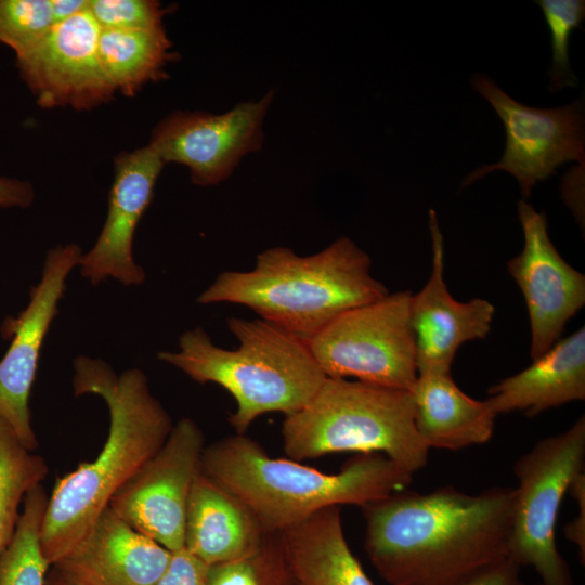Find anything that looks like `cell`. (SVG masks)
<instances>
[{"label":"cell","instance_id":"obj_3","mask_svg":"<svg viewBox=\"0 0 585 585\" xmlns=\"http://www.w3.org/2000/svg\"><path fill=\"white\" fill-rule=\"evenodd\" d=\"M200 472L235 494L273 534L324 508L363 507L406 490L414 474L380 453L359 454L339 472L324 473L271 457L257 441L237 433L205 446Z\"/></svg>","mask_w":585,"mask_h":585},{"label":"cell","instance_id":"obj_23","mask_svg":"<svg viewBox=\"0 0 585 585\" xmlns=\"http://www.w3.org/2000/svg\"><path fill=\"white\" fill-rule=\"evenodd\" d=\"M48 472L46 460L27 450L0 418V560L15 534L26 494Z\"/></svg>","mask_w":585,"mask_h":585},{"label":"cell","instance_id":"obj_29","mask_svg":"<svg viewBox=\"0 0 585 585\" xmlns=\"http://www.w3.org/2000/svg\"><path fill=\"white\" fill-rule=\"evenodd\" d=\"M207 570L208 566L183 548L172 552L156 585H207Z\"/></svg>","mask_w":585,"mask_h":585},{"label":"cell","instance_id":"obj_32","mask_svg":"<svg viewBox=\"0 0 585 585\" xmlns=\"http://www.w3.org/2000/svg\"><path fill=\"white\" fill-rule=\"evenodd\" d=\"M520 569L521 567L506 559L461 585H525Z\"/></svg>","mask_w":585,"mask_h":585},{"label":"cell","instance_id":"obj_19","mask_svg":"<svg viewBox=\"0 0 585 585\" xmlns=\"http://www.w3.org/2000/svg\"><path fill=\"white\" fill-rule=\"evenodd\" d=\"M487 403L498 414L523 411L533 417L585 399V327L559 339L516 375L487 390Z\"/></svg>","mask_w":585,"mask_h":585},{"label":"cell","instance_id":"obj_18","mask_svg":"<svg viewBox=\"0 0 585 585\" xmlns=\"http://www.w3.org/2000/svg\"><path fill=\"white\" fill-rule=\"evenodd\" d=\"M266 534L255 514L235 494L202 472L197 476L185 515L186 551L212 566L253 552Z\"/></svg>","mask_w":585,"mask_h":585},{"label":"cell","instance_id":"obj_34","mask_svg":"<svg viewBox=\"0 0 585 585\" xmlns=\"http://www.w3.org/2000/svg\"><path fill=\"white\" fill-rule=\"evenodd\" d=\"M46 585H81L58 571L55 567L51 566L47 575Z\"/></svg>","mask_w":585,"mask_h":585},{"label":"cell","instance_id":"obj_33","mask_svg":"<svg viewBox=\"0 0 585 585\" xmlns=\"http://www.w3.org/2000/svg\"><path fill=\"white\" fill-rule=\"evenodd\" d=\"M54 24L88 10L89 0H50Z\"/></svg>","mask_w":585,"mask_h":585},{"label":"cell","instance_id":"obj_31","mask_svg":"<svg viewBox=\"0 0 585 585\" xmlns=\"http://www.w3.org/2000/svg\"><path fill=\"white\" fill-rule=\"evenodd\" d=\"M34 197V187L28 181L0 177V208H26Z\"/></svg>","mask_w":585,"mask_h":585},{"label":"cell","instance_id":"obj_13","mask_svg":"<svg viewBox=\"0 0 585 585\" xmlns=\"http://www.w3.org/2000/svg\"><path fill=\"white\" fill-rule=\"evenodd\" d=\"M101 28L82 11L55 24L34 47L16 55V65L42 107L91 109L116 92L99 55Z\"/></svg>","mask_w":585,"mask_h":585},{"label":"cell","instance_id":"obj_24","mask_svg":"<svg viewBox=\"0 0 585 585\" xmlns=\"http://www.w3.org/2000/svg\"><path fill=\"white\" fill-rule=\"evenodd\" d=\"M47 502L42 484L26 494L15 534L0 560V585H46L51 564L42 551L40 531Z\"/></svg>","mask_w":585,"mask_h":585},{"label":"cell","instance_id":"obj_5","mask_svg":"<svg viewBox=\"0 0 585 585\" xmlns=\"http://www.w3.org/2000/svg\"><path fill=\"white\" fill-rule=\"evenodd\" d=\"M227 327L238 347L216 346L202 328L187 330L178 351H161L158 359L199 384L213 382L236 401L230 425L245 434L255 419L301 410L317 392L326 376L307 342L261 318L230 317Z\"/></svg>","mask_w":585,"mask_h":585},{"label":"cell","instance_id":"obj_9","mask_svg":"<svg viewBox=\"0 0 585 585\" xmlns=\"http://www.w3.org/2000/svg\"><path fill=\"white\" fill-rule=\"evenodd\" d=\"M470 83L502 119L506 148L498 162L479 167L468 174L463 187L489 172L504 170L517 179L526 199L533 186L555 174L558 166L573 160L584 164L582 101L556 108H535L511 99L485 75H473Z\"/></svg>","mask_w":585,"mask_h":585},{"label":"cell","instance_id":"obj_28","mask_svg":"<svg viewBox=\"0 0 585 585\" xmlns=\"http://www.w3.org/2000/svg\"><path fill=\"white\" fill-rule=\"evenodd\" d=\"M88 10L101 29L161 28L167 10L154 0H89Z\"/></svg>","mask_w":585,"mask_h":585},{"label":"cell","instance_id":"obj_17","mask_svg":"<svg viewBox=\"0 0 585 585\" xmlns=\"http://www.w3.org/2000/svg\"><path fill=\"white\" fill-rule=\"evenodd\" d=\"M171 556L107 507L53 567L81 585H156Z\"/></svg>","mask_w":585,"mask_h":585},{"label":"cell","instance_id":"obj_7","mask_svg":"<svg viewBox=\"0 0 585 585\" xmlns=\"http://www.w3.org/2000/svg\"><path fill=\"white\" fill-rule=\"evenodd\" d=\"M584 464L582 416L566 431L540 440L514 465L518 486L508 559L532 567L542 585H573L555 531L561 502L575 476L584 472Z\"/></svg>","mask_w":585,"mask_h":585},{"label":"cell","instance_id":"obj_27","mask_svg":"<svg viewBox=\"0 0 585 585\" xmlns=\"http://www.w3.org/2000/svg\"><path fill=\"white\" fill-rule=\"evenodd\" d=\"M50 0H0V43L21 54L54 26Z\"/></svg>","mask_w":585,"mask_h":585},{"label":"cell","instance_id":"obj_10","mask_svg":"<svg viewBox=\"0 0 585 585\" xmlns=\"http://www.w3.org/2000/svg\"><path fill=\"white\" fill-rule=\"evenodd\" d=\"M205 438L197 424L180 419L162 446L113 496L108 507L170 551L184 548L185 515L200 473Z\"/></svg>","mask_w":585,"mask_h":585},{"label":"cell","instance_id":"obj_2","mask_svg":"<svg viewBox=\"0 0 585 585\" xmlns=\"http://www.w3.org/2000/svg\"><path fill=\"white\" fill-rule=\"evenodd\" d=\"M76 396L95 394L109 413V430L96 458L57 479L42 519L40 541L53 566L89 531L117 491L162 446L173 424L152 394L146 375L130 368L117 375L101 359L74 361Z\"/></svg>","mask_w":585,"mask_h":585},{"label":"cell","instance_id":"obj_14","mask_svg":"<svg viewBox=\"0 0 585 585\" xmlns=\"http://www.w3.org/2000/svg\"><path fill=\"white\" fill-rule=\"evenodd\" d=\"M518 214L524 246L509 260L508 271L524 297L534 360L560 339L566 324L584 307L585 275L567 263L551 243L544 212L522 199Z\"/></svg>","mask_w":585,"mask_h":585},{"label":"cell","instance_id":"obj_4","mask_svg":"<svg viewBox=\"0 0 585 585\" xmlns=\"http://www.w3.org/2000/svg\"><path fill=\"white\" fill-rule=\"evenodd\" d=\"M370 265L369 256L348 237L310 256L271 247L250 271L218 275L197 302L245 306L308 343L342 313L389 294Z\"/></svg>","mask_w":585,"mask_h":585},{"label":"cell","instance_id":"obj_25","mask_svg":"<svg viewBox=\"0 0 585 585\" xmlns=\"http://www.w3.org/2000/svg\"><path fill=\"white\" fill-rule=\"evenodd\" d=\"M207 585H292L278 534L245 557L208 566Z\"/></svg>","mask_w":585,"mask_h":585},{"label":"cell","instance_id":"obj_6","mask_svg":"<svg viewBox=\"0 0 585 585\" xmlns=\"http://www.w3.org/2000/svg\"><path fill=\"white\" fill-rule=\"evenodd\" d=\"M282 441L296 461L380 453L412 473L427 465L430 450L416 430L411 391L330 377L301 410L285 416Z\"/></svg>","mask_w":585,"mask_h":585},{"label":"cell","instance_id":"obj_15","mask_svg":"<svg viewBox=\"0 0 585 585\" xmlns=\"http://www.w3.org/2000/svg\"><path fill=\"white\" fill-rule=\"evenodd\" d=\"M164 166L148 144L116 157L105 223L95 244L82 255L79 263L81 275L91 284H100L107 277L126 286L144 283L145 271L134 261L132 245Z\"/></svg>","mask_w":585,"mask_h":585},{"label":"cell","instance_id":"obj_11","mask_svg":"<svg viewBox=\"0 0 585 585\" xmlns=\"http://www.w3.org/2000/svg\"><path fill=\"white\" fill-rule=\"evenodd\" d=\"M274 95L270 90L223 114L174 110L156 125L148 145L165 164L186 166L195 185H217L233 174L246 155L262 148V126Z\"/></svg>","mask_w":585,"mask_h":585},{"label":"cell","instance_id":"obj_8","mask_svg":"<svg viewBox=\"0 0 585 585\" xmlns=\"http://www.w3.org/2000/svg\"><path fill=\"white\" fill-rule=\"evenodd\" d=\"M408 290L388 294L334 320L309 342L326 377L411 391L418 376Z\"/></svg>","mask_w":585,"mask_h":585},{"label":"cell","instance_id":"obj_21","mask_svg":"<svg viewBox=\"0 0 585 585\" xmlns=\"http://www.w3.org/2000/svg\"><path fill=\"white\" fill-rule=\"evenodd\" d=\"M292 585H374L346 540L340 506L278 533Z\"/></svg>","mask_w":585,"mask_h":585},{"label":"cell","instance_id":"obj_26","mask_svg":"<svg viewBox=\"0 0 585 585\" xmlns=\"http://www.w3.org/2000/svg\"><path fill=\"white\" fill-rule=\"evenodd\" d=\"M550 30L552 62L549 69V90L557 92L566 87H575L577 79L569 61V40L585 17L584 0H538Z\"/></svg>","mask_w":585,"mask_h":585},{"label":"cell","instance_id":"obj_30","mask_svg":"<svg viewBox=\"0 0 585 585\" xmlns=\"http://www.w3.org/2000/svg\"><path fill=\"white\" fill-rule=\"evenodd\" d=\"M568 492L576 500L578 514L564 529L566 536L574 543L580 552L582 563L585 562V474L581 472L572 480Z\"/></svg>","mask_w":585,"mask_h":585},{"label":"cell","instance_id":"obj_20","mask_svg":"<svg viewBox=\"0 0 585 585\" xmlns=\"http://www.w3.org/2000/svg\"><path fill=\"white\" fill-rule=\"evenodd\" d=\"M411 393L416 430L429 448L457 451L493 435L497 414L461 391L451 372L418 374Z\"/></svg>","mask_w":585,"mask_h":585},{"label":"cell","instance_id":"obj_16","mask_svg":"<svg viewBox=\"0 0 585 585\" xmlns=\"http://www.w3.org/2000/svg\"><path fill=\"white\" fill-rule=\"evenodd\" d=\"M432 268L426 285L411 299V325L418 374L450 373L457 350L467 341L484 339L492 326L495 307L473 298L458 301L444 281V245L435 211L429 210Z\"/></svg>","mask_w":585,"mask_h":585},{"label":"cell","instance_id":"obj_22","mask_svg":"<svg viewBox=\"0 0 585 585\" xmlns=\"http://www.w3.org/2000/svg\"><path fill=\"white\" fill-rule=\"evenodd\" d=\"M99 55L115 91L133 96L146 83L167 76L176 57L164 27L143 30L101 29Z\"/></svg>","mask_w":585,"mask_h":585},{"label":"cell","instance_id":"obj_1","mask_svg":"<svg viewBox=\"0 0 585 585\" xmlns=\"http://www.w3.org/2000/svg\"><path fill=\"white\" fill-rule=\"evenodd\" d=\"M515 487L403 490L361 507L364 548L390 585H461L508 559Z\"/></svg>","mask_w":585,"mask_h":585},{"label":"cell","instance_id":"obj_12","mask_svg":"<svg viewBox=\"0 0 585 585\" xmlns=\"http://www.w3.org/2000/svg\"><path fill=\"white\" fill-rule=\"evenodd\" d=\"M76 244L49 250L40 282L31 287L29 302L5 328L14 334L0 360V418L29 451L38 447L31 426L29 398L36 378L40 352L57 304L66 290V280L82 257Z\"/></svg>","mask_w":585,"mask_h":585},{"label":"cell","instance_id":"obj_35","mask_svg":"<svg viewBox=\"0 0 585 585\" xmlns=\"http://www.w3.org/2000/svg\"><path fill=\"white\" fill-rule=\"evenodd\" d=\"M537 585H542V584L540 583V584H537Z\"/></svg>","mask_w":585,"mask_h":585}]
</instances>
